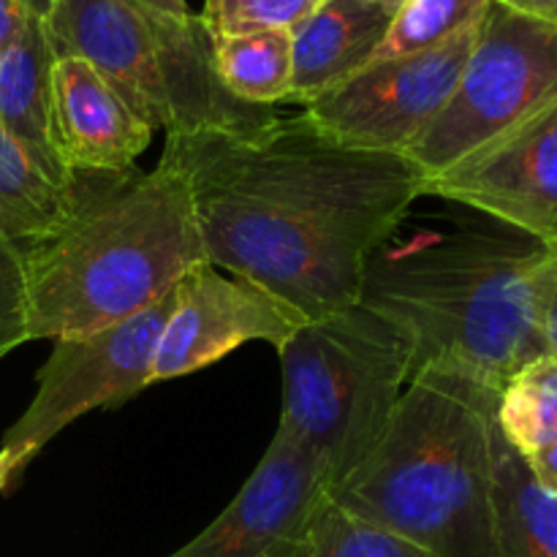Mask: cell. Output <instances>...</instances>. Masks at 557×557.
<instances>
[{
  "label": "cell",
  "mask_w": 557,
  "mask_h": 557,
  "mask_svg": "<svg viewBox=\"0 0 557 557\" xmlns=\"http://www.w3.org/2000/svg\"><path fill=\"white\" fill-rule=\"evenodd\" d=\"M277 433L308 451L330 493L368 457L413 379V346L362 302L305 321L281 348Z\"/></svg>",
  "instance_id": "cell-6"
},
{
  "label": "cell",
  "mask_w": 557,
  "mask_h": 557,
  "mask_svg": "<svg viewBox=\"0 0 557 557\" xmlns=\"http://www.w3.org/2000/svg\"><path fill=\"white\" fill-rule=\"evenodd\" d=\"M553 248L515 228H457L384 243L359 302L413 346V373L444 370L500 392L544 346Z\"/></svg>",
  "instance_id": "cell-2"
},
{
  "label": "cell",
  "mask_w": 557,
  "mask_h": 557,
  "mask_svg": "<svg viewBox=\"0 0 557 557\" xmlns=\"http://www.w3.org/2000/svg\"><path fill=\"white\" fill-rule=\"evenodd\" d=\"M47 25L58 54L87 60L152 131L248 134L277 117L221 85L201 16H169L139 0H54Z\"/></svg>",
  "instance_id": "cell-5"
},
{
  "label": "cell",
  "mask_w": 557,
  "mask_h": 557,
  "mask_svg": "<svg viewBox=\"0 0 557 557\" xmlns=\"http://www.w3.org/2000/svg\"><path fill=\"white\" fill-rule=\"evenodd\" d=\"M498 557H557V495L544 490L520 451L495 435Z\"/></svg>",
  "instance_id": "cell-17"
},
{
  "label": "cell",
  "mask_w": 557,
  "mask_h": 557,
  "mask_svg": "<svg viewBox=\"0 0 557 557\" xmlns=\"http://www.w3.org/2000/svg\"><path fill=\"white\" fill-rule=\"evenodd\" d=\"M139 3L169 16H190L188 0H139Z\"/></svg>",
  "instance_id": "cell-28"
},
{
  "label": "cell",
  "mask_w": 557,
  "mask_h": 557,
  "mask_svg": "<svg viewBox=\"0 0 557 557\" xmlns=\"http://www.w3.org/2000/svg\"><path fill=\"white\" fill-rule=\"evenodd\" d=\"M11 484H14V479H11L9 460H5V457L0 455V493H3V490H9Z\"/></svg>",
  "instance_id": "cell-30"
},
{
  "label": "cell",
  "mask_w": 557,
  "mask_h": 557,
  "mask_svg": "<svg viewBox=\"0 0 557 557\" xmlns=\"http://www.w3.org/2000/svg\"><path fill=\"white\" fill-rule=\"evenodd\" d=\"M482 16L438 47L373 60L337 87L302 103V112L341 145L406 156L455 92Z\"/></svg>",
  "instance_id": "cell-9"
},
{
  "label": "cell",
  "mask_w": 557,
  "mask_h": 557,
  "mask_svg": "<svg viewBox=\"0 0 557 557\" xmlns=\"http://www.w3.org/2000/svg\"><path fill=\"white\" fill-rule=\"evenodd\" d=\"M424 196L471 207L500 226L557 245V101L424 180Z\"/></svg>",
  "instance_id": "cell-11"
},
{
  "label": "cell",
  "mask_w": 557,
  "mask_h": 557,
  "mask_svg": "<svg viewBox=\"0 0 557 557\" xmlns=\"http://www.w3.org/2000/svg\"><path fill=\"white\" fill-rule=\"evenodd\" d=\"M321 0H205L201 22L210 38L259 30H294Z\"/></svg>",
  "instance_id": "cell-22"
},
{
  "label": "cell",
  "mask_w": 557,
  "mask_h": 557,
  "mask_svg": "<svg viewBox=\"0 0 557 557\" xmlns=\"http://www.w3.org/2000/svg\"><path fill=\"white\" fill-rule=\"evenodd\" d=\"M152 125L76 54H58L52 69V141L74 177L128 174L147 150Z\"/></svg>",
  "instance_id": "cell-13"
},
{
  "label": "cell",
  "mask_w": 557,
  "mask_h": 557,
  "mask_svg": "<svg viewBox=\"0 0 557 557\" xmlns=\"http://www.w3.org/2000/svg\"><path fill=\"white\" fill-rule=\"evenodd\" d=\"M22 5H25V9L30 11V14H36V16H41V20H47L49 11H52V5H54V0H22Z\"/></svg>",
  "instance_id": "cell-29"
},
{
  "label": "cell",
  "mask_w": 557,
  "mask_h": 557,
  "mask_svg": "<svg viewBox=\"0 0 557 557\" xmlns=\"http://www.w3.org/2000/svg\"><path fill=\"white\" fill-rule=\"evenodd\" d=\"M205 261L188 180L169 158L145 174L82 177L69 221L25 250L27 335L58 341L120 324Z\"/></svg>",
  "instance_id": "cell-3"
},
{
  "label": "cell",
  "mask_w": 557,
  "mask_h": 557,
  "mask_svg": "<svg viewBox=\"0 0 557 557\" xmlns=\"http://www.w3.org/2000/svg\"><path fill=\"white\" fill-rule=\"evenodd\" d=\"M487 3L490 0H403L373 60L403 58L438 47L476 22Z\"/></svg>",
  "instance_id": "cell-20"
},
{
  "label": "cell",
  "mask_w": 557,
  "mask_h": 557,
  "mask_svg": "<svg viewBox=\"0 0 557 557\" xmlns=\"http://www.w3.org/2000/svg\"><path fill=\"white\" fill-rule=\"evenodd\" d=\"M495 403L498 392L466 375L419 370L330 500L430 557H498Z\"/></svg>",
  "instance_id": "cell-4"
},
{
  "label": "cell",
  "mask_w": 557,
  "mask_h": 557,
  "mask_svg": "<svg viewBox=\"0 0 557 557\" xmlns=\"http://www.w3.org/2000/svg\"><path fill=\"white\" fill-rule=\"evenodd\" d=\"M557 101V25L490 0L455 92L406 152L424 180Z\"/></svg>",
  "instance_id": "cell-7"
},
{
  "label": "cell",
  "mask_w": 557,
  "mask_h": 557,
  "mask_svg": "<svg viewBox=\"0 0 557 557\" xmlns=\"http://www.w3.org/2000/svg\"><path fill=\"white\" fill-rule=\"evenodd\" d=\"M495 3L509 5V9L520 11V14L536 16V20L557 25V0H495Z\"/></svg>",
  "instance_id": "cell-27"
},
{
  "label": "cell",
  "mask_w": 557,
  "mask_h": 557,
  "mask_svg": "<svg viewBox=\"0 0 557 557\" xmlns=\"http://www.w3.org/2000/svg\"><path fill=\"white\" fill-rule=\"evenodd\" d=\"M495 424L520 457L557 441V359L549 354L522 364L498 392Z\"/></svg>",
  "instance_id": "cell-19"
},
{
  "label": "cell",
  "mask_w": 557,
  "mask_h": 557,
  "mask_svg": "<svg viewBox=\"0 0 557 557\" xmlns=\"http://www.w3.org/2000/svg\"><path fill=\"white\" fill-rule=\"evenodd\" d=\"M212 65L237 101L272 109L292 92V30L210 38Z\"/></svg>",
  "instance_id": "cell-18"
},
{
  "label": "cell",
  "mask_w": 557,
  "mask_h": 557,
  "mask_svg": "<svg viewBox=\"0 0 557 557\" xmlns=\"http://www.w3.org/2000/svg\"><path fill=\"white\" fill-rule=\"evenodd\" d=\"M305 315L256 283L223 275L210 261L177 283V299L158 337L150 381L199 373L250 341L281 348Z\"/></svg>",
  "instance_id": "cell-12"
},
{
  "label": "cell",
  "mask_w": 557,
  "mask_h": 557,
  "mask_svg": "<svg viewBox=\"0 0 557 557\" xmlns=\"http://www.w3.org/2000/svg\"><path fill=\"white\" fill-rule=\"evenodd\" d=\"M27 16L30 11L22 5V0H0V52L14 41Z\"/></svg>",
  "instance_id": "cell-26"
},
{
  "label": "cell",
  "mask_w": 557,
  "mask_h": 557,
  "mask_svg": "<svg viewBox=\"0 0 557 557\" xmlns=\"http://www.w3.org/2000/svg\"><path fill=\"white\" fill-rule=\"evenodd\" d=\"M305 557H430L408 539L373 525L335 500L321 506Z\"/></svg>",
  "instance_id": "cell-21"
},
{
  "label": "cell",
  "mask_w": 557,
  "mask_h": 557,
  "mask_svg": "<svg viewBox=\"0 0 557 557\" xmlns=\"http://www.w3.org/2000/svg\"><path fill=\"white\" fill-rule=\"evenodd\" d=\"M525 466L531 468V473L536 476V482L542 484L544 490L557 495V441H553L549 446L539 449L536 455L531 457H522Z\"/></svg>",
  "instance_id": "cell-25"
},
{
  "label": "cell",
  "mask_w": 557,
  "mask_h": 557,
  "mask_svg": "<svg viewBox=\"0 0 557 557\" xmlns=\"http://www.w3.org/2000/svg\"><path fill=\"white\" fill-rule=\"evenodd\" d=\"M58 47L47 20L30 14L14 41L0 52V128L14 136L60 185L82 177L63 169L52 141V69Z\"/></svg>",
  "instance_id": "cell-15"
},
{
  "label": "cell",
  "mask_w": 557,
  "mask_h": 557,
  "mask_svg": "<svg viewBox=\"0 0 557 557\" xmlns=\"http://www.w3.org/2000/svg\"><path fill=\"white\" fill-rule=\"evenodd\" d=\"M553 248V267H549L547 299H544V346L549 357L557 359V245Z\"/></svg>",
  "instance_id": "cell-24"
},
{
  "label": "cell",
  "mask_w": 557,
  "mask_h": 557,
  "mask_svg": "<svg viewBox=\"0 0 557 557\" xmlns=\"http://www.w3.org/2000/svg\"><path fill=\"white\" fill-rule=\"evenodd\" d=\"M79 185H60L14 136L0 128V234L5 239L30 250L52 237L74 212Z\"/></svg>",
  "instance_id": "cell-16"
},
{
  "label": "cell",
  "mask_w": 557,
  "mask_h": 557,
  "mask_svg": "<svg viewBox=\"0 0 557 557\" xmlns=\"http://www.w3.org/2000/svg\"><path fill=\"white\" fill-rule=\"evenodd\" d=\"M27 341L25 250L0 234V359Z\"/></svg>",
  "instance_id": "cell-23"
},
{
  "label": "cell",
  "mask_w": 557,
  "mask_h": 557,
  "mask_svg": "<svg viewBox=\"0 0 557 557\" xmlns=\"http://www.w3.org/2000/svg\"><path fill=\"white\" fill-rule=\"evenodd\" d=\"M395 11L370 0H321L292 30V92L308 103L362 71L379 52Z\"/></svg>",
  "instance_id": "cell-14"
},
{
  "label": "cell",
  "mask_w": 557,
  "mask_h": 557,
  "mask_svg": "<svg viewBox=\"0 0 557 557\" xmlns=\"http://www.w3.org/2000/svg\"><path fill=\"white\" fill-rule=\"evenodd\" d=\"M326 500L330 476L324 468L275 433L237 498L169 557H305Z\"/></svg>",
  "instance_id": "cell-10"
},
{
  "label": "cell",
  "mask_w": 557,
  "mask_h": 557,
  "mask_svg": "<svg viewBox=\"0 0 557 557\" xmlns=\"http://www.w3.org/2000/svg\"><path fill=\"white\" fill-rule=\"evenodd\" d=\"M177 299V286L152 308L90 332L58 337L52 354L36 373V395L3 435L0 455L9 460L11 479L41 455L69 424L98 408H117L152 386V359L158 337Z\"/></svg>",
  "instance_id": "cell-8"
},
{
  "label": "cell",
  "mask_w": 557,
  "mask_h": 557,
  "mask_svg": "<svg viewBox=\"0 0 557 557\" xmlns=\"http://www.w3.org/2000/svg\"><path fill=\"white\" fill-rule=\"evenodd\" d=\"M370 3H379V5H386V9L397 11V5H400L403 0H370Z\"/></svg>",
  "instance_id": "cell-31"
},
{
  "label": "cell",
  "mask_w": 557,
  "mask_h": 557,
  "mask_svg": "<svg viewBox=\"0 0 557 557\" xmlns=\"http://www.w3.org/2000/svg\"><path fill=\"white\" fill-rule=\"evenodd\" d=\"M163 158L188 180L207 261L308 321L359 302L370 259L424 196L406 156L357 150L308 114L248 134H174Z\"/></svg>",
  "instance_id": "cell-1"
}]
</instances>
